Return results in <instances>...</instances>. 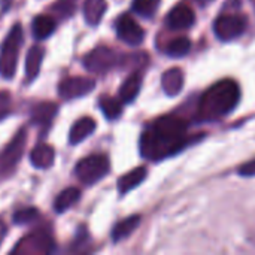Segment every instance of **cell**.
I'll return each instance as SVG.
<instances>
[{"mask_svg": "<svg viewBox=\"0 0 255 255\" xmlns=\"http://www.w3.org/2000/svg\"><path fill=\"white\" fill-rule=\"evenodd\" d=\"M24 33L19 24H15L9 34L6 36L1 49H0V75L4 79H12L16 72L18 64V51L22 45Z\"/></svg>", "mask_w": 255, "mask_h": 255, "instance_id": "3", "label": "cell"}, {"mask_svg": "<svg viewBox=\"0 0 255 255\" xmlns=\"http://www.w3.org/2000/svg\"><path fill=\"white\" fill-rule=\"evenodd\" d=\"M79 197H81V191L75 187H69V188L63 190L54 202L55 212L61 214V212L67 211L69 208H72L79 200Z\"/></svg>", "mask_w": 255, "mask_h": 255, "instance_id": "22", "label": "cell"}, {"mask_svg": "<svg viewBox=\"0 0 255 255\" xmlns=\"http://www.w3.org/2000/svg\"><path fill=\"white\" fill-rule=\"evenodd\" d=\"M251 1H253V3H254V7H255V0H251Z\"/></svg>", "mask_w": 255, "mask_h": 255, "instance_id": "32", "label": "cell"}, {"mask_svg": "<svg viewBox=\"0 0 255 255\" xmlns=\"http://www.w3.org/2000/svg\"><path fill=\"white\" fill-rule=\"evenodd\" d=\"M57 105L55 103H51V102H42L39 105H36L31 111V121L36 123V124H49L55 114H57Z\"/></svg>", "mask_w": 255, "mask_h": 255, "instance_id": "19", "label": "cell"}, {"mask_svg": "<svg viewBox=\"0 0 255 255\" xmlns=\"http://www.w3.org/2000/svg\"><path fill=\"white\" fill-rule=\"evenodd\" d=\"M139 224H140V215H131V217L120 221L114 227V230H112V239H114V242H120V241L128 238L139 227Z\"/></svg>", "mask_w": 255, "mask_h": 255, "instance_id": "20", "label": "cell"}, {"mask_svg": "<svg viewBox=\"0 0 255 255\" xmlns=\"http://www.w3.org/2000/svg\"><path fill=\"white\" fill-rule=\"evenodd\" d=\"M54 250V241L46 233L30 235L18 242L12 253H24V254H48Z\"/></svg>", "mask_w": 255, "mask_h": 255, "instance_id": "10", "label": "cell"}, {"mask_svg": "<svg viewBox=\"0 0 255 255\" xmlns=\"http://www.w3.org/2000/svg\"><path fill=\"white\" fill-rule=\"evenodd\" d=\"M10 114V96L7 91H0V121Z\"/></svg>", "mask_w": 255, "mask_h": 255, "instance_id": "28", "label": "cell"}, {"mask_svg": "<svg viewBox=\"0 0 255 255\" xmlns=\"http://www.w3.org/2000/svg\"><path fill=\"white\" fill-rule=\"evenodd\" d=\"M99 105H100V109H102L103 115L108 120H117L123 114V102L117 100V99H114L111 96H102Z\"/></svg>", "mask_w": 255, "mask_h": 255, "instance_id": "23", "label": "cell"}, {"mask_svg": "<svg viewBox=\"0 0 255 255\" xmlns=\"http://www.w3.org/2000/svg\"><path fill=\"white\" fill-rule=\"evenodd\" d=\"M27 143V131L21 128L12 142L0 152V176H7L13 172L15 166L21 160L24 154V148Z\"/></svg>", "mask_w": 255, "mask_h": 255, "instance_id": "5", "label": "cell"}, {"mask_svg": "<svg viewBox=\"0 0 255 255\" xmlns=\"http://www.w3.org/2000/svg\"><path fill=\"white\" fill-rule=\"evenodd\" d=\"M239 175L241 176H255V160L248 161L247 164L239 167Z\"/></svg>", "mask_w": 255, "mask_h": 255, "instance_id": "29", "label": "cell"}, {"mask_svg": "<svg viewBox=\"0 0 255 255\" xmlns=\"http://www.w3.org/2000/svg\"><path fill=\"white\" fill-rule=\"evenodd\" d=\"M54 160H55L54 148L46 143H40V145L34 146L33 151L30 152V161L37 169L51 167L54 164Z\"/></svg>", "mask_w": 255, "mask_h": 255, "instance_id": "12", "label": "cell"}, {"mask_svg": "<svg viewBox=\"0 0 255 255\" xmlns=\"http://www.w3.org/2000/svg\"><path fill=\"white\" fill-rule=\"evenodd\" d=\"M190 49H191V42H190L188 37H176L166 48L167 54L170 57H175V58L187 55L190 52Z\"/></svg>", "mask_w": 255, "mask_h": 255, "instance_id": "24", "label": "cell"}, {"mask_svg": "<svg viewBox=\"0 0 255 255\" xmlns=\"http://www.w3.org/2000/svg\"><path fill=\"white\" fill-rule=\"evenodd\" d=\"M247 18L242 15H221L214 22L215 36L224 42L242 36L247 30Z\"/></svg>", "mask_w": 255, "mask_h": 255, "instance_id": "6", "label": "cell"}, {"mask_svg": "<svg viewBox=\"0 0 255 255\" xmlns=\"http://www.w3.org/2000/svg\"><path fill=\"white\" fill-rule=\"evenodd\" d=\"M146 169L145 167H136L133 170H130L128 173H126L124 176H121L118 179V191L120 194H127L128 191H131L133 188H136L137 185H140L143 182V179L146 178Z\"/></svg>", "mask_w": 255, "mask_h": 255, "instance_id": "15", "label": "cell"}, {"mask_svg": "<svg viewBox=\"0 0 255 255\" xmlns=\"http://www.w3.org/2000/svg\"><path fill=\"white\" fill-rule=\"evenodd\" d=\"M94 87H96V81L93 78H85V76L64 78L58 84V94L63 99L72 100V99L87 96L88 93L94 90Z\"/></svg>", "mask_w": 255, "mask_h": 255, "instance_id": "8", "label": "cell"}, {"mask_svg": "<svg viewBox=\"0 0 255 255\" xmlns=\"http://www.w3.org/2000/svg\"><path fill=\"white\" fill-rule=\"evenodd\" d=\"M182 85H184V75H182L181 69L173 67V69H169L167 72L163 73L161 87L167 96L172 97V96L179 94L182 90Z\"/></svg>", "mask_w": 255, "mask_h": 255, "instance_id": "14", "label": "cell"}, {"mask_svg": "<svg viewBox=\"0 0 255 255\" xmlns=\"http://www.w3.org/2000/svg\"><path fill=\"white\" fill-rule=\"evenodd\" d=\"M43 48L40 46H33L28 49L27 57H25V75L28 81H33L40 70V64L43 60Z\"/></svg>", "mask_w": 255, "mask_h": 255, "instance_id": "18", "label": "cell"}, {"mask_svg": "<svg viewBox=\"0 0 255 255\" xmlns=\"http://www.w3.org/2000/svg\"><path fill=\"white\" fill-rule=\"evenodd\" d=\"M54 12H57L61 18H69L76 10V0H57L52 6Z\"/></svg>", "mask_w": 255, "mask_h": 255, "instance_id": "26", "label": "cell"}, {"mask_svg": "<svg viewBox=\"0 0 255 255\" xmlns=\"http://www.w3.org/2000/svg\"><path fill=\"white\" fill-rule=\"evenodd\" d=\"M37 217H39L37 209H34V208H25V209L16 211L13 214V223L18 224V226L28 224V223H33Z\"/></svg>", "mask_w": 255, "mask_h": 255, "instance_id": "27", "label": "cell"}, {"mask_svg": "<svg viewBox=\"0 0 255 255\" xmlns=\"http://www.w3.org/2000/svg\"><path fill=\"white\" fill-rule=\"evenodd\" d=\"M188 124L176 115H166L151 124L140 136V154L146 160L158 161L181 151L188 140Z\"/></svg>", "mask_w": 255, "mask_h": 255, "instance_id": "1", "label": "cell"}, {"mask_svg": "<svg viewBox=\"0 0 255 255\" xmlns=\"http://www.w3.org/2000/svg\"><path fill=\"white\" fill-rule=\"evenodd\" d=\"M94 130H96V121L91 117H84L73 124L69 133V140L72 145H78L82 140H85Z\"/></svg>", "mask_w": 255, "mask_h": 255, "instance_id": "13", "label": "cell"}, {"mask_svg": "<svg viewBox=\"0 0 255 255\" xmlns=\"http://www.w3.org/2000/svg\"><path fill=\"white\" fill-rule=\"evenodd\" d=\"M196 21L194 10L184 3L176 4L166 18V25L172 30H187Z\"/></svg>", "mask_w": 255, "mask_h": 255, "instance_id": "11", "label": "cell"}, {"mask_svg": "<svg viewBox=\"0 0 255 255\" xmlns=\"http://www.w3.org/2000/svg\"><path fill=\"white\" fill-rule=\"evenodd\" d=\"M4 233H6V227H4V224L0 221V242H1V239H3V236H4Z\"/></svg>", "mask_w": 255, "mask_h": 255, "instance_id": "30", "label": "cell"}, {"mask_svg": "<svg viewBox=\"0 0 255 255\" xmlns=\"http://www.w3.org/2000/svg\"><path fill=\"white\" fill-rule=\"evenodd\" d=\"M55 19L48 15H37L33 21V36L37 40L49 37L55 31Z\"/></svg>", "mask_w": 255, "mask_h": 255, "instance_id": "21", "label": "cell"}, {"mask_svg": "<svg viewBox=\"0 0 255 255\" xmlns=\"http://www.w3.org/2000/svg\"><path fill=\"white\" fill-rule=\"evenodd\" d=\"M118 63L114 49L108 46H97L84 57V66L91 73H106Z\"/></svg>", "mask_w": 255, "mask_h": 255, "instance_id": "7", "label": "cell"}, {"mask_svg": "<svg viewBox=\"0 0 255 255\" xmlns=\"http://www.w3.org/2000/svg\"><path fill=\"white\" fill-rule=\"evenodd\" d=\"M241 99L239 85L232 79H223L214 84L202 96L197 108L199 120L215 121L232 112Z\"/></svg>", "mask_w": 255, "mask_h": 255, "instance_id": "2", "label": "cell"}, {"mask_svg": "<svg viewBox=\"0 0 255 255\" xmlns=\"http://www.w3.org/2000/svg\"><path fill=\"white\" fill-rule=\"evenodd\" d=\"M115 28H117L118 37H120L123 42H126V43H128V45H133V46L140 45L142 40H143V37H145L143 28H142L130 15H127V13L121 15V16L117 19Z\"/></svg>", "mask_w": 255, "mask_h": 255, "instance_id": "9", "label": "cell"}, {"mask_svg": "<svg viewBox=\"0 0 255 255\" xmlns=\"http://www.w3.org/2000/svg\"><path fill=\"white\" fill-rule=\"evenodd\" d=\"M140 87H142V76L139 73L130 75L120 88V100L123 103H131L137 97Z\"/></svg>", "mask_w": 255, "mask_h": 255, "instance_id": "16", "label": "cell"}, {"mask_svg": "<svg viewBox=\"0 0 255 255\" xmlns=\"http://www.w3.org/2000/svg\"><path fill=\"white\" fill-rule=\"evenodd\" d=\"M197 1H199L200 4H208V3H211L212 0H197Z\"/></svg>", "mask_w": 255, "mask_h": 255, "instance_id": "31", "label": "cell"}, {"mask_svg": "<svg viewBox=\"0 0 255 255\" xmlns=\"http://www.w3.org/2000/svg\"><path fill=\"white\" fill-rule=\"evenodd\" d=\"M109 167L111 164L106 155L94 154L81 160L75 167V173L82 184L94 185L109 173Z\"/></svg>", "mask_w": 255, "mask_h": 255, "instance_id": "4", "label": "cell"}, {"mask_svg": "<svg viewBox=\"0 0 255 255\" xmlns=\"http://www.w3.org/2000/svg\"><path fill=\"white\" fill-rule=\"evenodd\" d=\"M108 9L106 0H85L84 18L90 25H97Z\"/></svg>", "mask_w": 255, "mask_h": 255, "instance_id": "17", "label": "cell"}, {"mask_svg": "<svg viewBox=\"0 0 255 255\" xmlns=\"http://www.w3.org/2000/svg\"><path fill=\"white\" fill-rule=\"evenodd\" d=\"M158 4L160 0H133V10L143 18H151L157 12Z\"/></svg>", "mask_w": 255, "mask_h": 255, "instance_id": "25", "label": "cell"}]
</instances>
